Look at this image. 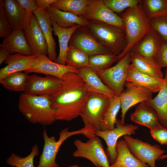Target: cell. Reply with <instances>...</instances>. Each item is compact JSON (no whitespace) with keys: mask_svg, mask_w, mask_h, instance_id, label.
Wrapping results in <instances>:
<instances>
[{"mask_svg":"<svg viewBox=\"0 0 167 167\" xmlns=\"http://www.w3.org/2000/svg\"><path fill=\"white\" fill-rule=\"evenodd\" d=\"M98 167H101L100 166H98Z\"/></svg>","mask_w":167,"mask_h":167,"instance_id":"48","label":"cell"},{"mask_svg":"<svg viewBox=\"0 0 167 167\" xmlns=\"http://www.w3.org/2000/svg\"><path fill=\"white\" fill-rule=\"evenodd\" d=\"M166 167H167V164H166Z\"/></svg>","mask_w":167,"mask_h":167,"instance_id":"47","label":"cell"},{"mask_svg":"<svg viewBox=\"0 0 167 167\" xmlns=\"http://www.w3.org/2000/svg\"><path fill=\"white\" fill-rule=\"evenodd\" d=\"M39 152L38 146L35 144L32 148L30 153L26 156L22 157L13 153L6 159V163L11 167H34V159Z\"/></svg>","mask_w":167,"mask_h":167,"instance_id":"36","label":"cell"},{"mask_svg":"<svg viewBox=\"0 0 167 167\" xmlns=\"http://www.w3.org/2000/svg\"><path fill=\"white\" fill-rule=\"evenodd\" d=\"M74 143L76 149L72 153L73 157L87 159L97 167H110L108 157L99 137L95 135L86 142L77 139Z\"/></svg>","mask_w":167,"mask_h":167,"instance_id":"7","label":"cell"},{"mask_svg":"<svg viewBox=\"0 0 167 167\" xmlns=\"http://www.w3.org/2000/svg\"><path fill=\"white\" fill-rule=\"evenodd\" d=\"M10 54V53L6 50L0 48V64L1 65L3 62H5Z\"/></svg>","mask_w":167,"mask_h":167,"instance_id":"44","label":"cell"},{"mask_svg":"<svg viewBox=\"0 0 167 167\" xmlns=\"http://www.w3.org/2000/svg\"><path fill=\"white\" fill-rule=\"evenodd\" d=\"M95 131L89 126H85L78 130L70 131L66 127L59 133V138L57 140L55 137L48 136L46 130L43 131L42 136L44 145L38 164L36 167H59L56 161V157L59 148L68 138L74 135L82 134L89 139L95 135Z\"/></svg>","mask_w":167,"mask_h":167,"instance_id":"5","label":"cell"},{"mask_svg":"<svg viewBox=\"0 0 167 167\" xmlns=\"http://www.w3.org/2000/svg\"><path fill=\"white\" fill-rule=\"evenodd\" d=\"M105 4L116 14L121 13L127 9L136 6L141 0H103Z\"/></svg>","mask_w":167,"mask_h":167,"instance_id":"37","label":"cell"},{"mask_svg":"<svg viewBox=\"0 0 167 167\" xmlns=\"http://www.w3.org/2000/svg\"><path fill=\"white\" fill-rule=\"evenodd\" d=\"M20 5L30 15H32L38 8L36 4V0H17Z\"/></svg>","mask_w":167,"mask_h":167,"instance_id":"42","label":"cell"},{"mask_svg":"<svg viewBox=\"0 0 167 167\" xmlns=\"http://www.w3.org/2000/svg\"><path fill=\"white\" fill-rule=\"evenodd\" d=\"M69 45L80 49L89 56L111 53L97 41L87 27L81 26L75 32L71 37Z\"/></svg>","mask_w":167,"mask_h":167,"instance_id":"14","label":"cell"},{"mask_svg":"<svg viewBox=\"0 0 167 167\" xmlns=\"http://www.w3.org/2000/svg\"><path fill=\"white\" fill-rule=\"evenodd\" d=\"M116 127L112 130L96 131V136L102 138L107 146V155L110 164L115 161L117 156L116 146L118 139L122 136L130 135L136 133L138 126L132 124H122L121 120L117 119Z\"/></svg>","mask_w":167,"mask_h":167,"instance_id":"11","label":"cell"},{"mask_svg":"<svg viewBox=\"0 0 167 167\" xmlns=\"http://www.w3.org/2000/svg\"><path fill=\"white\" fill-rule=\"evenodd\" d=\"M62 79L56 77L36 74L28 75L24 91L27 94L51 98L59 90Z\"/></svg>","mask_w":167,"mask_h":167,"instance_id":"10","label":"cell"},{"mask_svg":"<svg viewBox=\"0 0 167 167\" xmlns=\"http://www.w3.org/2000/svg\"><path fill=\"white\" fill-rule=\"evenodd\" d=\"M78 74L83 79L88 91L102 94L111 99L115 96L114 93L103 82L96 71L88 67L79 69Z\"/></svg>","mask_w":167,"mask_h":167,"instance_id":"21","label":"cell"},{"mask_svg":"<svg viewBox=\"0 0 167 167\" xmlns=\"http://www.w3.org/2000/svg\"><path fill=\"white\" fill-rule=\"evenodd\" d=\"M3 5L13 31L24 30L28 24L32 15L28 14L17 0H3Z\"/></svg>","mask_w":167,"mask_h":167,"instance_id":"17","label":"cell"},{"mask_svg":"<svg viewBox=\"0 0 167 167\" xmlns=\"http://www.w3.org/2000/svg\"><path fill=\"white\" fill-rule=\"evenodd\" d=\"M119 60L118 56L112 53L93 55L89 56L88 67L96 71H103L110 67Z\"/></svg>","mask_w":167,"mask_h":167,"instance_id":"33","label":"cell"},{"mask_svg":"<svg viewBox=\"0 0 167 167\" xmlns=\"http://www.w3.org/2000/svg\"><path fill=\"white\" fill-rule=\"evenodd\" d=\"M27 44L33 55L48 54V46L46 41L34 13L28 25L24 30Z\"/></svg>","mask_w":167,"mask_h":167,"instance_id":"16","label":"cell"},{"mask_svg":"<svg viewBox=\"0 0 167 167\" xmlns=\"http://www.w3.org/2000/svg\"><path fill=\"white\" fill-rule=\"evenodd\" d=\"M51 22L54 34L58 37L59 43V52L56 62L66 65V55L70 41L74 33L81 26L75 24L71 27L64 28L60 27L51 19Z\"/></svg>","mask_w":167,"mask_h":167,"instance_id":"26","label":"cell"},{"mask_svg":"<svg viewBox=\"0 0 167 167\" xmlns=\"http://www.w3.org/2000/svg\"><path fill=\"white\" fill-rule=\"evenodd\" d=\"M141 3L149 20L167 15V0H143Z\"/></svg>","mask_w":167,"mask_h":167,"instance_id":"32","label":"cell"},{"mask_svg":"<svg viewBox=\"0 0 167 167\" xmlns=\"http://www.w3.org/2000/svg\"><path fill=\"white\" fill-rule=\"evenodd\" d=\"M130 117L132 122L146 127L150 130L163 127L156 112L146 102L139 104L134 112L131 113Z\"/></svg>","mask_w":167,"mask_h":167,"instance_id":"20","label":"cell"},{"mask_svg":"<svg viewBox=\"0 0 167 167\" xmlns=\"http://www.w3.org/2000/svg\"><path fill=\"white\" fill-rule=\"evenodd\" d=\"M155 61L162 69L167 68V43L163 41L161 49L155 58Z\"/></svg>","mask_w":167,"mask_h":167,"instance_id":"41","label":"cell"},{"mask_svg":"<svg viewBox=\"0 0 167 167\" xmlns=\"http://www.w3.org/2000/svg\"><path fill=\"white\" fill-rule=\"evenodd\" d=\"M65 167H83L79 166V165H71L69 166Z\"/></svg>","mask_w":167,"mask_h":167,"instance_id":"45","label":"cell"},{"mask_svg":"<svg viewBox=\"0 0 167 167\" xmlns=\"http://www.w3.org/2000/svg\"><path fill=\"white\" fill-rule=\"evenodd\" d=\"M36 55L11 54L4 62L6 65L0 70V81L13 73L24 71L32 66Z\"/></svg>","mask_w":167,"mask_h":167,"instance_id":"23","label":"cell"},{"mask_svg":"<svg viewBox=\"0 0 167 167\" xmlns=\"http://www.w3.org/2000/svg\"><path fill=\"white\" fill-rule=\"evenodd\" d=\"M89 21L87 27L90 31L111 53L118 56L124 51L127 45L124 28L98 21Z\"/></svg>","mask_w":167,"mask_h":167,"instance_id":"4","label":"cell"},{"mask_svg":"<svg viewBox=\"0 0 167 167\" xmlns=\"http://www.w3.org/2000/svg\"><path fill=\"white\" fill-rule=\"evenodd\" d=\"M126 88L119 96L121 103V122L125 124V119L128 110L137 104L146 102L152 99L153 93L144 88L126 82Z\"/></svg>","mask_w":167,"mask_h":167,"instance_id":"13","label":"cell"},{"mask_svg":"<svg viewBox=\"0 0 167 167\" xmlns=\"http://www.w3.org/2000/svg\"><path fill=\"white\" fill-rule=\"evenodd\" d=\"M128 148L132 154L150 167H156V161L160 159L165 151L157 144H151L130 135L123 136Z\"/></svg>","mask_w":167,"mask_h":167,"instance_id":"9","label":"cell"},{"mask_svg":"<svg viewBox=\"0 0 167 167\" xmlns=\"http://www.w3.org/2000/svg\"><path fill=\"white\" fill-rule=\"evenodd\" d=\"M89 56L80 49L69 45L66 55V65L78 69L88 67Z\"/></svg>","mask_w":167,"mask_h":167,"instance_id":"35","label":"cell"},{"mask_svg":"<svg viewBox=\"0 0 167 167\" xmlns=\"http://www.w3.org/2000/svg\"><path fill=\"white\" fill-rule=\"evenodd\" d=\"M163 41L159 34L152 28L131 52L145 58L154 60L161 49Z\"/></svg>","mask_w":167,"mask_h":167,"instance_id":"18","label":"cell"},{"mask_svg":"<svg viewBox=\"0 0 167 167\" xmlns=\"http://www.w3.org/2000/svg\"><path fill=\"white\" fill-rule=\"evenodd\" d=\"M126 82L146 89L153 93L158 92L165 83V79L151 77L138 71L131 63L127 73Z\"/></svg>","mask_w":167,"mask_h":167,"instance_id":"19","label":"cell"},{"mask_svg":"<svg viewBox=\"0 0 167 167\" xmlns=\"http://www.w3.org/2000/svg\"><path fill=\"white\" fill-rule=\"evenodd\" d=\"M91 0H57L51 6L60 10L85 18L87 5Z\"/></svg>","mask_w":167,"mask_h":167,"instance_id":"30","label":"cell"},{"mask_svg":"<svg viewBox=\"0 0 167 167\" xmlns=\"http://www.w3.org/2000/svg\"><path fill=\"white\" fill-rule=\"evenodd\" d=\"M150 134L153 138L161 145H167V128L163 126L151 130Z\"/></svg>","mask_w":167,"mask_h":167,"instance_id":"40","label":"cell"},{"mask_svg":"<svg viewBox=\"0 0 167 167\" xmlns=\"http://www.w3.org/2000/svg\"><path fill=\"white\" fill-rule=\"evenodd\" d=\"M47 11L50 18L63 28H68L75 24L88 27L89 24V21L84 17L60 10L51 5Z\"/></svg>","mask_w":167,"mask_h":167,"instance_id":"25","label":"cell"},{"mask_svg":"<svg viewBox=\"0 0 167 167\" xmlns=\"http://www.w3.org/2000/svg\"><path fill=\"white\" fill-rule=\"evenodd\" d=\"M89 93L78 73L66 74L60 89L50 98L56 120L70 121L80 116Z\"/></svg>","mask_w":167,"mask_h":167,"instance_id":"1","label":"cell"},{"mask_svg":"<svg viewBox=\"0 0 167 167\" xmlns=\"http://www.w3.org/2000/svg\"><path fill=\"white\" fill-rule=\"evenodd\" d=\"M130 53L131 63L138 71L154 78H164L161 68L155 60L145 58L132 52Z\"/></svg>","mask_w":167,"mask_h":167,"instance_id":"29","label":"cell"},{"mask_svg":"<svg viewBox=\"0 0 167 167\" xmlns=\"http://www.w3.org/2000/svg\"><path fill=\"white\" fill-rule=\"evenodd\" d=\"M141 2L136 6L127 9L121 17L124 24L127 45L124 51L118 56L119 60L130 52L152 29L150 20Z\"/></svg>","mask_w":167,"mask_h":167,"instance_id":"3","label":"cell"},{"mask_svg":"<svg viewBox=\"0 0 167 167\" xmlns=\"http://www.w3.org/2000/svg\"><path fill=\"white\" fill-rule=\"evenodd\" d=\"M13 30L6 17L3 5V0H0V37L4 38L11 34Z\"/></svg>","mask_w":167,"mask_h":167,"instance_id":"39","label":"cell"},{"mask_svg":"<svg viewBox=\"0 0 167 167\" xmlns=\"http://www.w3.org/2000/svg\"><path fill=\"white\" fill-rule=\"evenodd\" d=\"M164 74L165 84L154 98L146 102L156 112L161 125L167 128V68Z\"/></svg>","mask_w":167,"mask_h":167,"instance_id":"27","label":"cell"},{"mask_svg":"<svg viewBox=\"0 0 167 167\" xmlns=\"http://www.w3.org/2000/svg\"><path fill=\"white\" fill-rule=\"evenodd\" d=\"M0 47L8 51L11 54L32 55L26 41L24 30L13 31L11 34L4 38Z\"/></svg>","mask_w":167,"mask_h":167,"instance_id":"24","label":"cell"},{"mask_svg":"<svg viewBox=\"0 0 167 167\" xmlns=\"http://www.w3.org/2000/svg\"><path fill=\"white\" fill-rule=\"evenodd\" d=\"M152 28L167 43V15L150 20Z\"/></svg>","mask_w":167,"mask_h":167,"instance_id":"38","label":"cell"},{"mask_svg":"<svg viewBox=\"0 0 167 167\" xmlns=\"http://www.w3.org/2000/svg\"><path fill=\"white\" fill-rule=\"evenodd\" d=\"M33 13L36 16L40 28L46 41L48 46V57L52 61L57 62L56 46L52 35L53 28L47 10L38 8Z\"/></svg>","mask_w":167,"mask_h":167,"instance_id":"22","label":"cell"},{"mask_svg":"<svg viewBox=\"0 0 167 167\" xmlns=\"http://www.w3.org/2000/svg\"><path fill=\"white\" fill-rule=\"evenodd\" d=\"M85 18L125 29L121 17L106 6L103 0H91L86 8Z\"/></svg>","mask_w":167,"mask_h":167,"instance_id":"15","label":"cell"},{"mask_svg":"<svg viewBox=\"0 0 167 167\" xmlns=\"http://www.w3.org/2000/svg\"><path fill=\"white\" fill-rule=\"evenodd\" d=\"M131 63L130 52L121 58L115 65L96 72L104 83L116 96H119L124 90L128 68Z\"/></svg>","mask_w":167,"mask_h":167,"instance_id":"8","label":"cell"},{"mask_svg":"<svg viewBox=\"0 0 167 167\" xmlns=\"http://www.w3.org/2000/svg\"><path fill=\"white\" fill-rule=\"evenodd\" d=\"M167 158V154L166 155H163L160 158L161 159H163L165 158Z\"/></svg>","mask_w":167,"mask_h":167,"instance_id":"46","label":"cell"},{"mask_svg":"<svg viewBox=\"0 0 167 167\" xmlns=\"http://www.w3.org/2000/svg\"><path fill=\"white\" fill-rule=\"evenodd\" d=\"M28 76L26 73L22 72L13 73L0 81V83L3 87L7 90L24 92Z\"/></svg>","mask_w":167,"mask_h":167,"instance_id":"34","label":"cell"},{"mask_svg":"<svg viewBox=\"0 0 167 167\" xmlns=\"http://www.w3.org/2000/svg\"><path fill=\"white\" fill-rule=\"evenodd\" d=\"M19 111L30 122L48 126L56 121L55 112L50 98L21 93L18 103Z\"/></svg>","mask_w":167,"mask_h":167,"instance_id":"2","label":"cell"},{"mask_svg":"<svg viewBox=\"0 0 167 167\" xmlns=\"http://www.w3.org/2000/svg\"><path fill=\"white\" fill-rule=\"evenodd\" d=\"M121 108L119 96L116 95L110 100L102 122L101 131L110 130L115 128L117 115Z\"/></svg>","mask_w":167,"mask_h":167,"instance_id":"31","label":"cell"},{"mask_svg":"<svg viewBox=\"0 0 167 167\" xmlns=\"http://www.w3.org/2000/svg\"><path fill=\"white\" fill-rule=\"evenodd\" d=\"M57 1V0H36V2L38 8L47 10L48 8Z\"/></svg>","mask_w":167,"mask_h":167,"instance_id":"43","label":"cell"},{"mask_svg":"<svg viewBox=\"0 0 167 167\" xmlns=\"http://www.w3.org/2000/svg\"><path fill=\"white\" fill-rule=\"evenodd\" d=\"M24 72L27 74L32 73L42 74L62 79L67 73H78L79 71L73 67L58 63L51 60L46 55L40 54L36 55L32 67Z\"/></svg>","mask_w":167,"mask_h":167,"instance_id":"12","label":"cell"},{"mask_svg":"<svg viewBox=\"0 0 167 167\" xmlns=\"http://www.w3.org/2000/svg\"><path fill=\"white\" fill-rule=\"evenodd\" d=\"M116 148L117 158L115 162L110 165V167H150L132 154L124 139L118 140Z\"/></svg>","mask_w":167,"mask_h":167,"instance_id":"28","label":"cell"},{"mask_svg":"<svg viewBox=\"0 0 167 167\" xmlns=\"http://www.w3.org/2000/svg\"><path fill=\"white\" fill-rule=\"evenodd\" d=\"M111 99L102 94L89 92L80 115L84 126L91 127L95 131H101L102 122Z\"/></svg>","mask_w":167,"mask_h":167,"instance_id":"6","label":"cell"}]
</instances>
